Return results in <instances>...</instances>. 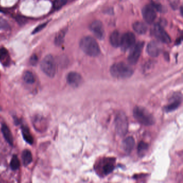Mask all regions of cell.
Listing matches in <instances>:
<instances>
[{
    "label": "cell",
    "mask_w": 183,
    "mask_h": 183,
    "mask_svg": "<svg viewBox=\"0 0 183 183\" xmlns=\"http://www.w3.org/2000/svg\"><path fill=\"white\" fill-rule=\"evenodd\" d=\"M38 61V59L37 56L35 54L32 55L30 58V64L32 66H35L37 64Z\"/></svg>",
    "instance_id": "30"
},
{
    "label": "cell",
    "mask_w": 183,
    "mask_h": 183,
    "mask_svg": "<svg viewBox=\"0 0 183 183\" xmlns=\"http://www.w3.org/2000/svg\"><path fill=\"white\" fill-rule=\"evenodd\" d=\"M149 145L145 142L141 141L138 143V152L140 156H142L145 155L146 151L148 150Z\"/></svg>",
    "instance_id": "22"
},
{
    "label": "cell",
    "mask_w": 183,
    "mask_h": 183,
    "mask_svg": "<svg viewBox=\"0 0 183 183\" xmlns=\"http://www.w3.org/2000/svg\"><path fill=\"white\" fill-rule=\"evenodd\" d=\"M40 68L47 76L54 77L56 73V63L53 57L51 55H46L41 62Z\"/></svg>",
    "instance_id": "5"
},
{
    "label": "cell",
    "mask_w": 183,
    "mask_h": 183,
    "mask_svg": "<svg viewBox=\"0 0 183 183\" xmlns=\"http://www.w3.org/2000/svg\"><path fill=\"white\" fill-rule=\"evenodd\" d=\"M133 116L138 122L145 126L153 125L155 122L154 116L142 107H135L133 110Z\"/></svg>",
    "instance_id": "3"
},
{
    "label": "cell",
    "mask_w": 183,
    "mask_h": 183,
    "mask_svg": "<svg viewBox=\"0 0 183 183\" xmlns=\"http://www.w3.org/2000/svg\"><path fill=\"white\" fill-rule=\"evenodd\" d=\"M1 130H2V132L3 133V136H4L5 139L6 140V141L8 142L10 145H13V135H12V134L10 131L9 129L8 128V127L6 124H3L2 126Z\"/></svg>",
    "instance_id": "18"
},
{
    "label": "cell",
    "mask_w": 183,
    "mask_h": 183,
    "mask_svg": "<svg viewBox=\"0 0 183 183\" xmlns=\"http://www.w3.org/2000/svg\"><path fill=\"white\" fill-rule=\"evenodd\" d=\"M143 19L148 24H152L156 19V10L151 4L145 6L142 10Z\"/></svg>",
    "instance_id": "9"
},
{
    "label": "cell",
    "mask_w": 183,
    "mask_h": 183,
    "mask_svg": "<svg viewBox=\"0 0 183 183\" xmlns=\"http://www.w3.org/2000/svg\"><path fill=\"white\" fill-rule=\"evenodd\" d=\"M122 35L118 31H114L110 37V44L114 47H120Z\"/></svg>",
    "instance_id": "15"
},
{
    "label": "cell",
    "mask_w": 183,
    "mask_h": 183,
    "mask_svg": "<svg viewBox=\"0 0 183 183\" xmlns=\"http://www.w3.org/2000/svg\"><path fill=\"white\" fill-rule=\"evenodd\" d=\"M151 34L160 42L164 44H169L171 42L170 37L160 24H155L151 28Z\"/></svg>",
    "instance_id": "6"
},
{
    "label": "cell",
    "mask_w": 183,
    "mask_h": 183,
    "mask_svg": "<svg viewBox=\"0 0 183 183\" xmlns=\"http://www.w3.org/2000/svg\"><path fill=\"white\" fill-rule=\"evenodd\" d=\"M0 62L4 66H8L10 64V57L9 52L6 48L0 47Z\"/></svg>",
    "instance_id": "16"
},
{
    "label": "cell",
    "mask_w": 183,
    "mask_h": 183,
    "mask_svg": "<svg viewBox=\"0 0 183 183\" xmlns=\"http://www.w3.org/2000/svg\"><path fill=\"white\" fill-rule=\"evenodd\" d=\"M66 30H63L58 32L55 36L54 39L55 44L57 46H60L64 42V37L66 35Z\"/></svg>",
    "instance_id": "20"
},
{
    "label": "cell",
    "mask_w": 183,
    "mask_h": 183,
    "mask_svg": "<svg viewBox=\"0 0 183 183\" xmlns=\"http://www.w3.org/2000/svg\"><path fill=\"white\" fill-rule=\"evenodd\" d=\"M110 73L114 77L125 79L131 77L134 71L129 64L120 62L113 64L110 68Z\"/></svg>",
    "instance_id": "2"
},
{
    "label": "cell",
    "mask_w": 183,
    "mask_h": 183,
    "mask_svg": "<svg viewBox=\"0 0 183 183\" xmlns=\"http://www.w3.org/2000/svg\"><path fill=\"white\" fill-rule=\"evenodd\" d=\"M179 1L180 0H169V2L171 6L174 9H176L178 8Z\"/></svg>",
    "instance_id": "29"
},
{
    "label": "cell",
    "mask_w": 183,
    "mask_h": 183,
    "mask_svg": "<svg viewBox=\"0 0 183 183\" xmlns=\"http://www.w3.org/2000/svg\"><path fill=\"white\" fill-rule=\"evenodd\" d=\"M20 167V162L16 155H13L10 162V167L13 170H17Z\"/></svg>",
    "instance_id": "25"
},
{
    "label": "cell",
    "mask_w": 183,
    "mask_h": 183,
    "mask_svg": "<svg viewBox=\"0 0 183 183\" xmlns=\"http://www.w3.org/2000/svg\"><path fill=\"white\" fill-rule=\"evenodd\" d=\"M9 25L5 19L0 17V30L9 28Z\"/></svg>",
    "instance_id": "28"
},
{
    "label": "cell",
    "mask_w": 183,
    "mask_h": 183,
    "mask_svg": "<svg viewBox=\"0 0 183 183\" xmlns=\"http://www.w3.org/2000/svg\"><path fill=\"white\" fill-rule=\"evenodd\" d=\"M22 134L23 138L28 143L32 145L33 142V138L31 134L30 131L28 127H24L22 129Z\"/></svg>",
    "instance_id": "21"
},
{
    "label": "cell",
    "mask_w": 183,
    "mask_h": 183,
    "mask_svg": "<svg viewBox=\"0 0 183 183\" xmlns=\"http://www.w3.org/2000/svg\"><path fill=\"white\" fill-rule=\"evenodd\" d=\"M133 28L139 35H144L147 32L148 28L143 23L136 22L133 24Z\"/></svg>",
    "instance_id": "17"
},
{
    "label": "cell",
    "mask_w": 183,
    "mask_h": 183,
    "mask_svg": "<svg viewBox=\"0 0 183 183\" xmlns=\"http://www.w3.org/2000/svg\"><path fill=\"white\" fill-rule=\"evenodd\" d=\"M182 102V96L180 93H175L171 98L170 102L165 106L164 110L167 112H172L180 106Z\"/></svg>",
    "instance_id": "11"
},
{
    "label": "cell",
    "mask_w": 183,
    "mask_h": 183,
    "mask_svg": "<svg viewBox=\"0 0 183 183\" xmlns=\"http://www.w3.org/2000/svg\"><path fill=\"white\" fill-rule=\"evenodd\" d=\"M48 24V22L44 23H42L41 24L37 26L35 29L33 30L32 34H35L37 33L38 32L41 31L42 29H44L45 27L47 25V24Z\"/></svg>",
    "instance_id": "27"
},
{
    "label": "cell",
    "mask_w": 183,
    "mask_h": 183,
    "mask_svg": "<svg viewBox=\"0 0 183 183\" xmlns=\"http://www.w3.org/2000/svg\"><path fill=\"white\" fill-rule=\"evenodd\" d=\"M144 46V42H139L134 44L131 48V51L128 57V62L132 65H134L138 61Z\"/></svg>",
    "instance_id": "7"
},
{
    "label": "cell",
    "mask_w": 183,
    "mask_h": 183,
    "mask_svg": "<svg viewBox=\"0 0 183 183\" xmlns=\"http://www.w3.org/2000/svg\"><path fill=\"white\" fill-rule=\"evenodd\" d=\"M68 83L73 88H77L83 82V78L80 74L72 71L68 74L67 77Z\"/></svg>",
    "instance_id": "13"
},
{
    "label": "cell",
    "mask_w": 183,
    "mask_h": 183,
    "mask_svg": "<svg viewBox=\"0 0 183 183\" xmlns=\"http://www.w3.org/2000/svg\"><path fill=\"white\" fill-rule=\"evenodd\" d=\"M80 47L83 51L90 57H96L100 54V50L96 40L90 36L84 37L81 40Z\"/></svg>",
    "instance_id": "1"
},
{
    "label": "cell",
    "mask_w": 183,
    "mask_h": 183,
    "mask_svg": "<svg viewBox=\"0 0 183 183\" xmlns=\"http://www.w3.org/2000/svg\"><path fill=\"white\" fill-rule=\"evenodd\" d=\"M67 2V0H54L53 3V9L59 10L64 6Z\"/></svg>",
    "instance_id": "26"
},
{
    "label": "cell",
    "mask_w": 183,
    "mask_h": 183,
    "mask_svg": "<svg viewBox=\"0 0 183 183\" xmlns=\"http://www.w3.org/2000/svg\"><path fill=\"white\" fill-rule=\"evenodd\" d=\"M135 37L132 32H126L122 35L120 47L122 51L125 52L131 48L135 44Z\"/></svg>",
    "instance_id": "8"
},
{
    "label": "cell",
    "mask_w": 183,
    "mask_h": 183,
    "mask_svg": "<svg viewBox=\"0 0 183 183\" xmlns=\"http://www.w3.org/2000/svg\"><path fill=\"white\" fill-rule=\"evenodd\" d=\"M114 124L117 134L120 136H125L129 128L128 119L125 113L122 111L119 112L116 116Z\"/></svg>",
    "instance_id": "4"
},
{
    "label": "cell",
    "mask_w": 183,
    "mask_h": 183,
    "mask_svg": "<svg viewBox=\"0 0 183 183\" xmlns=\"http://www.w3.org/2000/svg\"><path fill=\"white\" fill-rule=\"evenodd\" d=\"M114 169V165L112 162H106L103 165V172L105 175L110 174Z\"/></svg>",
    "instance_id": "24"
},
{
    "label": "cell",
    "mask_w": 183,
    "mask_h": 183,
    "mask_svg": "<svg viewBox=\"0 0 183 183\" xmlns=\"http://www.w3.org/2000/svg\"><path fill=\"white\" fill-rule=\"evenodd\" d=\"M135 146V140L132 136H129L122 141V148L127 154H130Z\"/></svg>",
    "instance_id": "14"
},
{
    "label": "cell",
    "mask_w": 183,
    "mask_h": 183,
    "mask_svg": "<svg viewBox=\"0 0 183 183\" xmlns=\"http://www.w3.org/2000/svg\"><path fill=\"white\" fill-rule=\"evenodd\" d=\"M162 49L161 44L158 42L153 40L150 42L147 47L148 54L152 57H157L160 54Z\"/></svg>",
    "instance_id": "12"
},
{
    "label": "cell",
    "mask_w": 183,
    "mask_h": 183,
    "mask_svg": "<svg viewBox=\"0 0 183 183\" xmlns=\"http://www.w3.org/2000/svg\"><path fill=\"white\" fill-rule=\"evenodd\" d=\"M90 30L93 35L100 40H103L105 35V32L103 23L100 20H95L91 23Z\"/></svg>",
    "instance_id": "10"
},
{
    "label": "cell",
    "mask_w": 183,
    "mask_h": 183,
    "mask_svg": "<svg viewBox=\"0 0 183 183\" xmlns=\"http://www.w3.org/2000/svg\"><path fill=\"white\" fill-rule=\"evenodd\" d=\"M23 80L26 83L28 84L33 83L35 81V78L32 72L26 71L23 74Z\"/></svg>",
    "instance_id": "23"
},
{
    "label": "cell",
    "mask_w": 183,
    "mask_h": 183,
    "mask_svg": "<svg viewBox=\"0 0 183 183\" xmlns=\"http://www.w3.org/2000/svg\"><path fill=\"white\" fill-rule=\"evenodd\" d=\"M22 158L23 164L26 166L32 162V154L29 150H25L23 151Z\"/></svg>",
    "instance_id": "19"
}]
</instances>
